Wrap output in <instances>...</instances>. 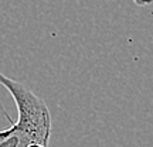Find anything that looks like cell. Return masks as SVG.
<instances>
[{"label":"cell","mask_w":153,"mask_h":147,"mask_svg":"<svg viewBox=\"0 0 153 147\" xmlns=\"http://www.w3.org/2000/svg\"><path fill=\"white\" fill-rule=\"evenodd\" d=\"M27 147H48V144H45V143H40V142H31L28 143Z\"/></svg>","instance_id":"3957f363"},{"label":"cell","mask_w":153,"mask_h":147,"mask_svg":"<svg viewBox=\"0 0 153 147\" xmlns=\"http://www.w3.org/2000/svg\"><path fill=\"white\" fill-rule=\"evenodd\" d=\"M153 0H133V3L136 6H148V4H152Z\"/></svg>","instance_id":"7a4b0ae2"},{"label":"cell","mask_w":153,"mask_h":147,"mask_svg":"<svg viewBox=\"0 0 153 147\" xmlns=\"http://www.w3.org/2000/svg\"><path fill=\"white\" fill-rule=\"evenodd\" d=\"M0 85H3L14 99L19 113L17 122H14L4 112L11 126L0 130V147H27L31 142L48 144L51 136V114L47 103L27 85L1 72Z\"/></svg>","instance_id":"6da1fadb"}]
</instances>
